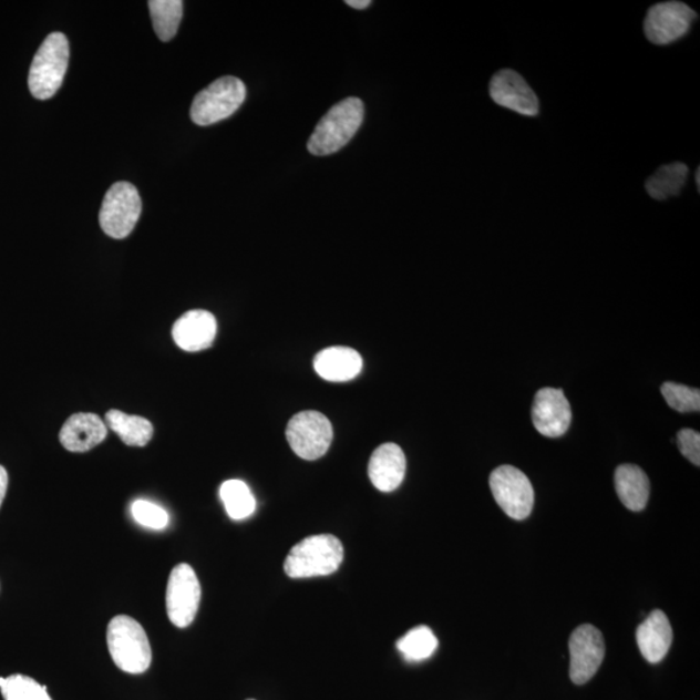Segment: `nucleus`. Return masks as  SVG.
I'll use <instances>...</instances> for the list:
<instances>
[{
    "label": "nucleus",
    "instance_id": "f257e3e1",
    "mask_svg": "<svg viewBox=\"0 0 700 700\" xmlns=\"http://www.w3.org/2000/svg\"><path fill=\"white\" fill-rule=\"evenodd\" d=\"M364 106L359 97H347L325 114L308 142L311 155L327 156L344 148L363 123Z\"/></svg>",
    "mask_w": 700,
    "mask_h": 700
},
{
    "label": "nucleus",
    "instance_id": "f03ea898",
    "mask_svg": "<svg viewBox=\"0 0 700 700\" xmlns=\"http://www.w3.org/2000/svg\"><path fill=\"white\" fill-rule=\"evenodd\" d=\"M106 645L121 671L141 675L152 663V649L146 630L131 616L119 615L106 629Z\"/></svg>",
    "mask_w": 700,
    "mask_h": 700
},
{
    "label": "nucleus",
    "instance_id": "7ed1b4c3",
    "mask_svg": "<svg viewBox=\"0 0 700 700\" xmlns=\"http://www.w3.org/2000/svg\"><path fill=\"white\" fill-rule=\"evenodd\" d=\"M344 549L338 537L317 535L303 538L287 555L285 573L291 578L329 576L337 573Z\"/></svg>",
    "mask_w": 700,
    "mask_h": 700
},
{
    "label": "nucleus",
    "instance_id": "20e7f679",
    "mask_svg": "<svg viewBox=\"0 0 700 700\" xmlns=\"http://www.w3.org/2000/svg\"><path fill=\"white\" fill-rule=\"evenodd\" d=\"M70 64V42L63 33L45 38L29 72V90L35 99L48 101L62 87Z\"/></svg>",
    "mask_w": 700,
    "mask_h": 700
},
{
    "label": "nucleus",
    "instance_id": "39448f33",
    "mask_svg": "<svg viewBox=\"0 0 700 700\" xmlns=\"http://www.w3.org/2000/svg\"><path fill=\"white\" fill-rule=\"evenodd\" d=\"M247 89L237 78H220L200 91L192 105V119L196 125L209 126L231 117L245 103Z\"/></svg>",
    "mask_w": 700,
    "mask_h": 700
},
{
    "label": "nucleus",
    "instance_id": "423d86ee",
    "mask_svg": "<svg viewBox=\"0 0 700 700\" xmlns=\"http://www.w3.org/2000/svg\"><path fill=\"white\" fill-rule=\"evenodd\" d=\"M142 200L138 189L128 182H117L106 192L99 223L113 239H125L141 218Z\"/></svg>",
    "mask_w": 700,
    "mask_h": 700
},
{
    "label": "nucleus",
    "instance_id": "0eeeda50",
    "mask_svg": "<svg viewBox=\"0 0 700 700\" xmlns=\"http://www.w3.org/2000/svg\"><path fill=\"white\" fill-rule=\"evenodd\" d=\"M286 436L296 455L306 461L321 459L329 451L333 430L329 418L309 410L288 422Z\"/></svg>",
    "mask_w": 700,
    "mask_h": 700
},
{
    "label": "nucleus",
    "instance_id": "6e6552de",
    "mask_svg": "<svg viewBox=\"0 0 700 700\" xmlns=\"http://www.w3.org/2000/svg\"><path fill=\"white\" fill-rule=\"evenodd\" d=\"M491 491L498 506L512 519L524 521L535 505V492L529 478L519 469L501 466L493 471Z\"/></svg>",
    "mask_w": 700,
    "mask_h": 700
},
{
    "label": "nucleus",
    "instance_id": "1a4fd4ad",
    "mask_svg": "<svg viewBox=\"0 0 700 700\" xmlns=\"http://www.w3.org/2000/svg\"><path fill=\"white\" fill-rule=\"evenodd\" d=\"M202 587L192 566L182 563L174 567L167 581V618L178 628L192 626L199 610Z\"/></svg>",
    "mask_w": 700,
    "mask_h": 700
},
{
    "label": "nucleus",
    "instance_id": "9d476101",
    "mask_svg": "<svg viewBox=\"0 0 700 700\" xmlns=\"http://www.w3.org/2000/svg\"><path fill=\"white\" fill-rule=\"evenodd\" d=\"M697 20V13L681 2H665L652 6L645 19V34L658 45L681 40Z\"/></svg>",
    "mask_w": 700,
    "mask_h": 700
},
{
    "label": "nucleus",
    "instance_id": "9b49d317",
    "mask_svg": "<svg viewBox=\"0 0 700 700\" xmlns=\"http://www.w3.org/2000/svg\"><path fill=\"white\" fill-rule=\"evenodd\" d=\"M569 677L576 684L587 683L596 676L605 659V639L599 629L584 624L569 638Z\"/></svg>",
    "mask_w": 700,
    "mask_h": 700
},
{
    "label": "nucleus",
    "instance_id": "f8f14e48",
    "mask_svg": "<svg viewBox=\"0 0 700 700\" xmlns=\"http://www.w3.org/2000/svg\"><path fill=\"white\" fill-rule=\"evenodd\" d=\"M490 93L494 103L504 109L534 117L539 112L538 97L519 73L512 70L493 75Z\"/></svg>",
    "mask_w": 700,
    "mask_h": 700
},
{
    "label": "nucleus",
    "instance_id": "ddd939ff",
    "mask_svg": "<svg viewBox=\"0 0 700 700\" xmlns=\"http://www.w3.org/2000/svg\"><path fill=\"white\" fill-rule=\"evenodd\" d=\"M532 421L536 430L546 437L565 435L573 421V412L565 393L555 388L539 390L532 406Z\"/></svg>",
    "mask_w": 700,
    "mask_h": 700
},
{
    "label": "nucleus",
    "instance_id": "4468645a",
    "mask_svg": "<svg viewBox=\"0 0 700 700\" xmlns=\"http://www.w3.org/2000/svg\"><path fill=\"white\" fill-rule=\"evenodd\" d=\"M216 334V318L207 310L187 311L173 326L175 344L186 352H199L209 348Z\"/></svg>",
    "mask_w": 700,
    "mask_h": 700
},
{
    "label": "nucleus",
    "instance_id": "2eb2a0df",
    "mask_svg": "<svg viewBox=\"0 0 700 700\" xmlns=\"http://www.w3.org/2000/svg\"><path fill=\"white\" fill-rule=\"evenodd\" d=\"M406 474V456L399 445L387 443L372 453L369 477L380 492L390 493L399 488Z\"/></svg>",
    "mask_w": 700,
    "mask_h": 700
},
{
    "label": "nucleus",
    "instance_id": "dca6fc26",
    "mask_svg": "<svg viewBox=\"0 0 700 700\" xmlns=\"http://www.w3.org/2000/svg\"><path fill=\"white\" fill-rule=\"evenodd\" d=\"M636 638L642 657L649 663H659L667 657L673 641V631L668 616L663 611L653 610L649 618L638 627Z\"/></svg>",
    "mask_w": 700,
    "mask_h": 700
},
{
    "label": "nucleus",
    "instance_id": "f3484780",
    "mask_svg": "<svg viewBox=\"0 0 700 700\" xmlns=\"http://www.w3.org/2000/svg\"><path fill=\"white\" fill-rule=\"evenodd\" d=\"M60 443L72 453H85L103 443L106 425L96 414H74L60 431Z\"/></svg>",
    "mask_w": 700,
    "mask_h": 700
},
{
    "label": "nucleus",
    "instance_id": "a211bd4d",
    "mask_svg": "<svg viewBox=\"0 0 700 700\" xmlns=\"http://www.w3.org/2000/svg\"><path fill=\"white\" fill-rule=\"evenodd\" d=\"M362 367L361 354L348 347L326 348L315 359L317 374L329 382H348L359 377Z\"/></svg>",
    "mask_w": 700,
    "mask_h": 700
},
{
    "label": "nucleus",
    "instance_id": "6ab92c4d",
    "mask_svg": "<svg viewBox=\"0 0 700 700\" xmlns=\"http://www.w3.org/2000/svg\"><path fill=\"white\" fill-rule=\"evenodd\" d=\"M615 488L621 504L631 512H642L650 497V481L636 464H621L615 471Z\"/></svg>",
    "mask_w": 700,
    "mask_h": 700
},
{
    "label": "nucleus",
    "instance_id": "aec40b11",
    "mask_svg": "<svg viewBox=\"0 0 700 700\" xmlns=\"http://www.w3.org/2000/svg\"><path fill=\"white\" fill-rule=\"evenodd\" d=\"M105 422L128 446H146L154 436V425L146 418L110 410L105 414Z\"/></svg>",
    "mask_w": 700,
    "mask_h": 700
},
{
    "label": "nucleus",
    "instance_id": "412c9836",
    "mask_svg": "<svg viewBox=\"0 0 700 700\" xmlns=\"http://www.w3.org/2000/svg\"><path fill=\"white\" fill-rule=\"evenodd\" d=\"M689 167L682 163H673L659 167L656 174L646 182V189L652 199L663 202L680 195L687 185Z\"/></svg>",
    "mask_w": 700,
    "mask_h": 700
},
{
    "label": "nucleus",
    "instance_id": "4be33fe9",
    "mask_svg": "<svg viewBox=\"0 0 700 700\" xmlns=\"http://www.w3.org/2000/svg\"><path fill=\"white\" fill-rule=\"evenodd\" d=\"M152 22L159 41H172L184 18L181 0H151L148 3Z\"/></svg>",
    "mask_w": 700,
    "mask_h": 700
},
{
    "label": "nucleus",
    "instance_id": "5701e85b",
    "mask_svg": "<svg viewBox=\"0 0 700 700\" xmlns=\"http://www.w3.org/2000/svg\"><path fill=\"white\" fill-rule=\"evenodd\" d=\"M219 494L231 519H247L255 513L256 500L245 482L227 481L220 486Z\"/></svg>",
    "mask_w": 700,
    "mask_h": 700
},
{
    "label": "nucleus",
    "instance_id": "b1692460",
    "mask_svg": "<svg viewBox=\"0 0 700 700\" xmlns=\"http://www.w3.org/2000/svg\"><path fill=\"white\" fill-rule=\"evenodd\" d=\"M439 641L432 629L425 626L409 630L399 639L398 649L408 661H422L433 656Z\"/></svg>",
    "mask_w": 700,
    "mask_h": 700
},
{
    "label": "nucleus",
    "instance_id": "393cba45",
    "mask_svg": "<svg viewBox=\"0 0 700 700\" xmlns=\"http://www.w3.org/2000/svg\"><path fill=\"white\" fill-rule=\"evenodd\" d=\"M0 690L4 700H52L48 688L22 675L0 677Z\"/></svg>",
    "mask_w": 700,
    "mask_h": 700
},
{
    "label": "nucleus",
    "instance_id": "a878e982",
    "mask_svg": "<svg viewBox=\"0 0 700 700\" xmlns=\"http://www.w3.org/2000/svg\"><path fill=\"white\" fill-rule=\"evenodd\" d=\"M661 394L676 412L698 413L700 410V392L697 388L667 382L661 385Z\"/></svg>",
    "mask_w": 700,
    "mask_h": 700
},
{
    "label": "nucleus",
    "instance_id": "bb28decb",
    "mask_svg": "<svg viewBox=\"0 0 700 700\" xmlns=\"http://www.w3.org/2000/svg\"><path fill=\"white\" fill-rule=\"evenodd\" d=\"M132 513L134 519L147 528L164 529L169 524V515L165 509L148 501H135Z\"/></svg>",
    "mask_w": 700,
    "mask_h": 700
},
{
    "label": "nucleus",
    "instance_id": "cd10ccee",
    "mask_svg": "<svg viewBox=\"0 0 700 700\" xmlns=\"http://www.w3.org/2000/svg\"><path fill=\"white\" fill-rule=\"evenodd\" d=\"M677 445H679L681 454L692 464L699 467L700 464V435L699 432L684 429L677 435Z\"/></svg>",
    "mask_w": 700,
    "mask_h": 700
},
{
    "label": "nucleus",
    "instance_id": "c85d7f7f",
    "mask_svg": "<svg viewBox=\"0 0 700 700\" xmlns=\"http://www.w3.org/2000/svg\"><path fill=\"white\" fill-rule=\"evenodd\" d=\"M7 488H9V474L3 466H0V507L6 498Z\"/></svg>",
    "mask_w": 700,
    "mask_h": 700
},
{
    "label": "nucleus",
    "instance_id": "c756f323",
    "mask_svg": "<svg viewBox=\"0 0 700 700\" xmlns=\"http://www.w3.org/2000/svg\"><path fill=\"white\" fill-rule=\"evenodd\" d=\"M347 4L354 10H364L371 4L370 0H347Z\"/></svg>",
    "mask_w": 700,
    "mask_h": 700
},
{
    "label": "nucleus",
    "instance_id": "7c9ffc66",
    "mask_svg": "<svg viewBox=\"0 0 700 700\" xmlns=\"http://www.w3.org/2000/svg\"><path fill=\"white\" fill-rule=\"evenodd\" d=\"M696 174H697V177H696V179H697V186H698V188H699V185H700V184H699V169L697 171V173H696Z\"/></svg>",
    "mask_w": 700,
    "mask_h": 700
},
{
    "label": "nucleus",
    "instance_id": "2f4dec72",
    "mask_svg": "<svg viewBox=\"0 0 700 700\" xmlns=\"http://www.w3.org/2000/svg\"><path fill=\"white\" fill-rule=\"evenodd\" d=\"M248 700H255V699H248Z\"/></svg>",
    "mask_w": 700,
    "mask_h": 700
}]
</instances>
